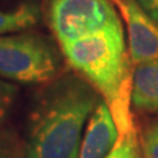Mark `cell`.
I'll return each instance as SVG.
<instances>
[{"label":"cell","mask_w":158,"mask_h":158,"mask_svg":"<svg viewBox=\"0 0 158 158\" xmlns=\"http://www.w3.org/2000/svg\"><path fill=\"white\" fill-rule=\"evenodd\" d=\"M100 102L75 74L58 75L37 94L28 118L27 158H78L82 132Z\"/></svg>","instance_id":"1"},{"label":"cell","mask_w":158,"mask_h":158,"mask_svg":"<svg viewBox=\"0 0 158 158\" xmlns=\"http://www.w3.org/2000/svg\"><path fill=\"white\" fill-rule=\"evenodd\" d=\"M59 46L73 70L103 96L118 135L136 128L132 112L133 63L121 24Z\"/></svg>","instance_id":"2"},{"label":"cell","mask_w":158,"mask_h":158,"mask_svg":"<svg viewBox=\"0 0 158 158\" xmlns=\"http://www.w3.org/2000/svg\"><path fill=\"white\" fill-rule=\"evenodd\" d=\"M61 69V53L46 34L20 32L0 36V78L19 83H48Z\"/></svg>","instance_id":"3"},{"label":"cell","mask_w":158,"mask_h":158,"mask_svg":"<svg viewBox=\"0 0 158 158\" xmlns=\"http://www.w3.org/2000/svg\"><path fill=\"white\" fill-rule=\"evenodd\" d=\"M121 24L111 0H52L49 25L59 45Z\"/></svg>","instance_id":"4"},{"label":"cell","mask_w":158,"mask_h":158,"mask_svg":"<svg viewBox=\"0 0 158 158\" xmlns=\"http://www.w3.org/2000/svg\"><path fill=\"white\" fill-rule=\"evenodd\" d=\"M127 25L128 52L133 65L158 59V23L136 0H112Z\"/></svg>","instance_id":"5"},{"label":"cell","mask_w":158,"mask_h":158,"mask_svg":"<svg viewBox=\"0 0 158 158\" xmlns=\"http://www.w3.org/2000/svg\"><path fill=\"white\" fill-rule=\"evenodd\" d=\"M118 138V129L104 100H100L87 121L78 158H106Z\"/></svg>","instance_id":"6"},{"label":"cell","mask_w":158,"mask_h":158,"mask_svg":"<svg viewBox=\"0 0 158 158\" xmlns=\"http://www.w3.org/2000/svg\"><path fill=\"white\" fill-rule=\"evenodd\" d=\"M132 107L140 113L158 116V59L136 65L133 70Z\"/></svg>","instance_id":"7"},{"label":"cell","mask_w":158,"mask_h":158,"mask_svg":"<svg viewBox=\"0 0 158 158\" xmlns=\"http://www.w3.org/2000/svg\"><path fill=\"white\" fill-rule=\"evenodd\" d=\"M41 9L34 2L21 3L12 9L0 8V36L25 32L41 20Z\"/></svg>","instance_id":"8"},{"label":"cell","mask_w":158,"mask_h":158,"mask_svg":"<svg viewBox=\"0 0 158 158\" xmlns=\"http://www.w3.org/2000/svg\"><path fill=\"white\" fill-rule=\"evenodd\" d=\"M106 158H142L140 135L137 132V127L118 135L117 142Z\"/></svg>","instance_id":"9"},{"label":"cell","mask_w":158,"mask_h":158,"mask_svg":"<svg viewBox=\"0 0 158 158\" xmlns=\"http://www.w3.org/2000/svg\"><path fill=\"white\" fill-rule=\"evenodd\" d=\"M140 145L144 158H158V118L141 129Z\"/></svg>","instance_id":"10"},{"label":"cell","mask_w":158,"mask_h":158,"mask_svg":"<svg viewBox=\"0 0 158 158\" xmlns=\"http://www.w3.org/2000/svg\"><path fill=\"white\" fill-rule=\"evenodd\" d=\"M19 88L6 79L0 78V127L7 121L13 110Z\"/></svg>","instance_id":"11"},{"label":"cell","mask_w":158,"mask_h":158,"mask_svg":"<svg viewBox=\"0 0 158 158\" xmlns=\"http://www.w3.org/2000/svg\"><path fill=\"white\" fill-rule=\"evenodd\" d=\"M25 148L11 131H0V158H23Z\"/></svg>","instance_id":"12"},{"label":"cell","mask_w":158,"mask_h":158,"mask_svg":"<svg viewBox=\"0 0 158 158\" xmlns=\"http://www.w3.org/2000/svg\"><path fill=\"white\" fill-rule=\"evenodd\" d=\"M136 2L154 21L158 23V0H136Z\"/></svg>","instance_id":"13"}]
</instances>
